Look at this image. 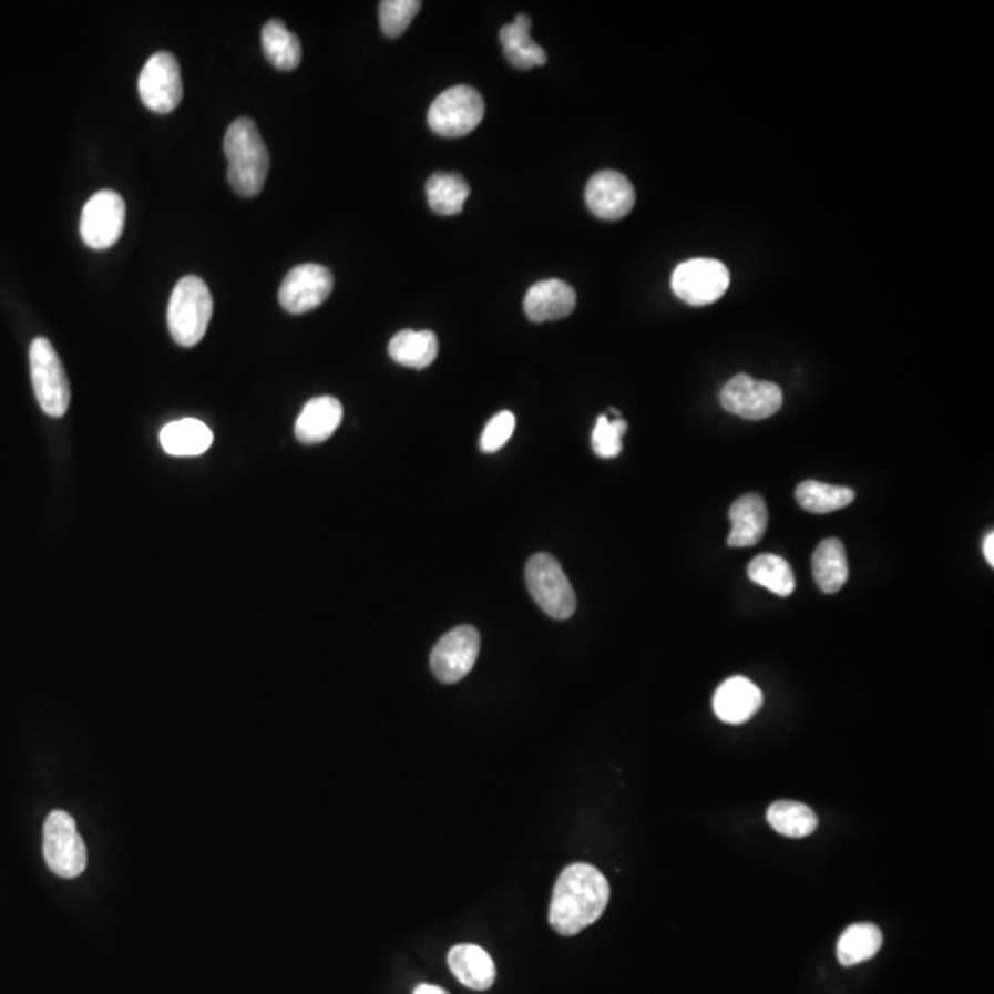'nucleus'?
Here are the masks:
<instances>
[{"label": "nucleus", "instance_id": "obj_30", "mask_svg": "<svg viewBox=\"0 0 994 994\" xmlns=\"http://www.w3.org/2000/svg\"><path fill=\"white\" fill-rule=\"evenodd\" d=\"M420 8L422 2L419 0H383L380 2L381 32L386 33L387 38H400Z\"/></svg>", "mask_w": 994, "mask_h": 994}, {"label": "nucleus", "instance_id": "obj_24", "mask_svg": "<svg viewBox=\"0 0 994 994\" xmlns=\"http://www.w3.org/2000/svg\"><path fill=\"white\" fill-rule=\"evenodd\" d=\"M262 49L267 61L278 71H295L303 61V47L295 33L283 21L267 22L262 30Z\"/></svg>", "mask_w": 994, "mask_h": 994}, {"label": "nucleus", "instance_id": "obj_1", "mask_svg": "<svg viewBox=\"0 0 994 994\" xmlns=\"http://www.w3.org/2000/svg\"><path fill=\"white\" fill-rule=\"evenodd\" d=\"M606 877L590 864L567 865L554 884L550 923L560 935H576L601 919L608 906Z\"/></svg>", "mask_w": 994, "mask_h": 994}, {"label": "nucleus", "instance_id": "obj_7", "mask_svg": "<svg viewBox=\"0 0 994 994\" xmlns=\"http://www.w3.org/2000/svg\"><path fill=\"white\" fill-rule=\"evenodd\" d=\"M483 119V96L468 85H455L439 94L428 113L431 130L445 139H459L472 133Z\"/></svg>", "mask_w": 994, "mask_h": 994}, {"label": "nucleus", "instance_id": "obj_19", "mask_svg": "<svg viewBox=\"0 0 994 994\" xmlns=\"http://www.w3.org/2000/svg\"><path fill=\"white\" fill-rule=\"evenodd\" d=\"M451 973L468 990L486 991L494 985L495 965L489 952L478 945H457L448 954Z\"/></svg>", "mask_w": 994, "mask_h": 994}, {"label": "nucleus", "instance_id": "obj_23", "mask_svg": "<svg viewBox=\"0 0 994 994\" xmlns=\"http://www.w3.org/2000/svg\"><path fill=\"white\" fill-rule=\"evenodd\" d=\"M389 356L403 367L426 369L439 356V339L430 330L398 331L389 342Z\"/></svg>", "mask_w": 994, "mask_h": 994}, {"label": "nucleus", "instance_id": "obj_22", "mask_svg": "<svg viewBox=\"0 0 994 994\" xmlns=\"http://www.w3.org/2000/svg\"><path fill=\"white\" fill-rule=\"evenodd\" d=\"M812 575L821 592H840L848 582L849 564L846 547L837 539H827L818 545L812 556Z\"/></svg>", "mask_w": 994, "mask_h": 994}, {"label": "nucleus", "instance_id": "obj_11", "mask_svg": "<svg viewBox=\"0 0 994 994\" xmlns=\"http://www.w3.org/2000/svg\"><path fill=\"white\" fill-rule=\"evenodd\" d=\"M334 275L321 264H303L291 269L278 289V300L291 316L316 310L331 295Z\"/></svg>", "mask_w": 994, "mask_h": 994}, {"label": "nucleus", "instance_id": "obj_18", "mask_svg": "<svg viewBox=\"0 0 994 994\" xmlns=\"http://www.w3.org/2000/svg\"><path fill=\"white\" fill-rule=\"evenodd\" d=\"M341 420L342 406L337 398H314L295 422V437L303 444H321L336 433Z\"/></svg>", "mask_w": 994, "mask_h": 994}, {"label": "nucleus", "instance_id": "obj_21", "mask_svg": "<svg viewBox=\"0 0 994 994\" xmlns=\"http://www.w3.org/2000/svg\"><path fill=\"white\" fill-rule=\"evenodd\" d=\"M213 442L211 428L196 419L175 420L164 426L161 431V445L168 455H203Z\"/></svg>", "mask_w": 994, "mask_h": 994}, {"label": "nucleus", "instance_id": "obj_16", "mask_svg": "<svg viewBox=\"0 0 994 994\" xmlns=\"http://www.w3.org/2000/svg\"><path fill=\"white\" fill-rule=\"evenodd\" d=\"M761 690L745 676L726 679L713 698V709L726 724L746 723L761 709Z\"/></svg>", "mask_w": 994, "mask_h": 994}, {"label": "nucleus", "instance_id": "obj_2", "mask_svg": "<svg viewBox=\"0 0 994 994\" xmlns=\"http://www.w3.org/2000/svg\"><path fill=\"white\" fill-rule=\"evenodd\" d=\"M223 150L228 161V185L238 196H258L269 174V152L258 125L247 116L234 120L225 133Z\"/></svg>", "mask_w": 994, "mask_h": 994}, {"label": "nucleus", "instance_id": "obj_15", "mask_svg": "<svg viewBox=\"0 0 994 994\" xmlns=\"http://www.w3.org/2000/svg\"><path fill=\"white\" fill-rule=\"evenodd\" d=\"M575 306V289L559 278H550L529 289L523 310L533 322L559 321L571 316Z\"/></svg>", "mask_w": 994, "mask_h": 994}, {"label": "nucleus", "instance_id": "obj_31", "mask_svg": "<svg viewBox=\"0 0 994 994\" xmlns=\"http://www.w3.org/2000/svg\"><path fill=\"white\" fill-rule=\"evenodd\" d=\"M626 430H628V424L623 419L609 420L606 414L598 417L592 437L593 451L603 459H614L619 455L623 450L621 439L625 435Z\"/></svg>", "mask_w": 994, "mask_h": 994}, {"label": "nucleus", "instance_id": "obj_29", "mask_svg": "<svg viewBox=\"0 0 994 994\" xmlns=\"http://www.w3.org/2000/svg\"><path fill=\"white\" fill-rule=\"evenodd\" d=\"M748 576L751 582L767 587L779 597L792 595L796 581H793L792 567L787 560L777 554H759L748 565Z\"/></svg>", "mask_w": 994, "mask_h": 994}, {"label": "nucleus", "instance_id": "obj_9", "mask_svg": "<svg viewBox=\"0 0 994 994\" xmlns=\"http://www.w3.org/2000/svg\"><path fill=\"white\" fill-rule=\"evenodd\" d=\"M142 104L153 113L168 114L183 99L180 63L170 52H155L139 76Z\"/></svg>", "mask_w": 994, "mask_h": 994}, {"label": "nucleus", "instance_id": "obj_13", "mask_svg": "<svg viewBox=\"0 0 994 994\" xmlns=\"http://www.w3.org/2000/svg\"><path fill=\"white\" fill-rule=\"evenodd\" d=\"M481 637L473 626H457L437 643L431 653V670L442 684H457L478 662Z\"/></svg>", "mask_w": 994, "mask_h": 994}, {"label": "nucleus", "instance_id": "obj_17", "mask_svg": "<svg viewBox=\"0 0 994 994\" xmlns=\"http://www.w3.org/2000/svg\"><path fill=\"white\" fill-rule=\"evenodd\" d=\"M729 547H751L761 542L767 534L768 511L767 503L759 494H746L735 501L729 509Z\"/></svg>", "mask_w": 994, "mask_h": 994}, {"label": "nucleus", "instance_id": "obj_14", "mask_svg": "<svg viewBox=\"0 0 994 994\" xmlns=\"http://www.w3.org/2000/svg\"><path fill=\"white\" fill-rule=\"evenodd\" d=\"M586 205L597 218H625L636 205V191L625 175L603 170L593 175L586 186Z\"/></svg>", "mask_w": 994, "mask_h": 994}, {"label": "nucleus", "instance_id": "obj_26", "mask_svg": "<svg viewBox=\"0 0 994 994\" xmlns=\"http://www.w3.org/2000/svg\"><path fill=\"white\" fill-rule=\"evenodd\" d=\"M426 194H428V203L433 213L441 214V216H453L464 208V203L470 197V186L461 175L439 172L428 180Z\"/></svg>", "mask_w": 994, "mask_h": 994}, {"label": "nucleus", "instance_id": "obj_34", "mask_svg": "<svg viewBox=\"0 0 994 994\" xmlns=\"http://www.w3.org/2000/svg\"><path fill=\"white\" fill-rule=\"evenodd\" d=\"M413 994H450L448 991L442 990V987H437V985H428L422 984L414 990Z\"/></svg>", "mask_w": 994, "mask_h": 994}, {"label": "nucleus", "instance_id": "obj_28", "mask_svg": "<svg viewBox=\"0 0 994 994\" xmlns=\"http://www.w3.org/2000/svg\"><path fill=\"white\" fill-rule=\"evenodd\" d=\"M796 500L807 512L829 514V512L840 511L843 506L851 505L854 501V492L846 486H832V484L809 479L796 489Z\"/></svg>", "mask_w": 994, "mask_h": 994}, {"label": "nucleus", "instance_id": "obj_20", "mask_svg": "<svg viewBox=\"0 0 994 994\" xmlns=\"http://www.w3.org/2000/svg\"><path fill=\"white\" fill-rule=\"evenodd\" d=\"M531 17L518 16L516 21L501 28V47L505 50L506 60L520 71H531L534 66L545 65L547 54L540 44L531 39Z\"/></svg>", "mask_w": 994, "mask_h": 994}, {"label": "nucleus", "instance_id": "obj_12", "mask_svg": "<svg viewBox=\"0 0 994 994\" xmlns=\"http://www.w3.org/2000/svg\"><path fill=\"white\" fill-rule=\"evenodd\" d=\"M720 403L726 411L742 419L765 420L781 409L782 391L772 381H757L748 375H737L720 392Z\"/></svg>", "mask_w": 994, "mask_h": 994}, {"label": "nucleus", "instance_id": "obj_6", "mask_svg": "<svg viewBox=\"0 0 994 994\" xmlns=\"http://www.w3.org/2000/svg\"><path fill=\"white\" fill-rule=\"evenodd\" d=\"M529 592L553 619H570L575 614L576 595L559 560L551 554H534L525 567Z\"/></svg>", "mask_w": 994, "mask_h": 994}, {"label": "nucleus", "instance_id": "obj_27", "mask_svg": "<svg viewBox=\"0 0 994 994\" xmlns=\"http://www.w3.org/2000/svg\"><path fill=\"white\" fill-rule=\"evenodd\" d=\"M773 831L787 838L810 837L818 829L814 810L799 801H777L767 812Z\"/></svg>", "mask_w": 994, "mask_h": 994}, {"label": "nucleus", "instance_id": "obj_10", "mask_svg": "<svg viewBox=\"0 0 994 994\" xmlns=\"http://www.w3.org/2000/svg\"><path fill=\"white\" fill-rule=\"evenodd\" d=\"M124 225L125 203L122 196L113 191H100L83 207L80 234L88 247L104 250L119 242Z\"/></svg>", "mask_w": 994, "mask_h": 994}, {"label": "nucleus", "instance_id": "obj_4", "mask_svg": "<svg viewBox=\"0 0 994 994\" xmlns=\"http://www.w3.org/2000/svg\"><path fill=\"white\" fill-rule=\"evenodd\" d=\"M30 372L39 406L52 419L65 417L71 406V386L54 345L47 337H35L30 347Z\"/></svg>", "mask_w": 994, "mask_h": 994}, {"label": "nucleus", "instance_id": "obj_25", "mask_svg": "<svg viewBox=\"0 0 994 994\" xmlns=\"http://www.w3.org/2000/svg\"><path fill=\"white\" fill-rule=\"evenodd\" d=\"M882 932L871 923L851 924L838 940V962L843 967H853L868 962L881 951Z\"/></svg>", "mask_w": 994, "mask_h": 994}, {"label": "nucleus", "instance_id": "obj_32", "mask_svg": "<svg viewBox=\"0 0 994 994\" xmlns=\"http://www.w3.org/2000/svg\"><path fill=\"white\" fill-rule=\"evenodd\" d=\"M514 428H516V419L511 411L495 414L494 419L490 420L489 426L484 428L483 437H481L483 451L494 453V451L501 450L511 439Z\"/></svg>", "mask_w": 994, "mask_h": 994}, {"label": "nucleus", "instance_id": "obj_8", "mask_svg": "<svg viewBox=\"0 0 994 994\" xmlns=\"http://www.w3.org/2000/svg\"><path fill=\"white\" fill-rule=\"evenodd\" d=\"M670 284L674 295L687 305H711L728 291L729 271L723 262L695 258L674 269Z\"/></svg>", "mask_w": 994, "mask_h": 994}, {"label": "nucleus", "instance_id": "obj_3", "mask_svg": "<svg viewBox=\"0 0 994 994\" xmlns=\"http://www.w3.org/2000/svg\"><path fill=\"white\" fill-rule=\"evenodd\" d=\"M214 300L207 284L196 275L181 278L168 303V330L180 347H196L213 319Z\"/></svg>", "mask_w": 994, "mask_h": 994}, {"label": "nucleus", "instance_id": "obj_33", "mask_svg": "<svg viewBox=\"0 0 994 994\" xmlns=\"http://www.w3.org/2000/svg\"><path fill=\"white\" fill-rule=\"evenodd\" d=\"M984 554L985 560L990 562L991 565H994V534L990 533L985 536L984 542Z\"/></svg>", "mask_w": 994, "mask_h": 994}, {"label": "nucleus", "instance_id": "obj_5", "mask_svg": "<svg viewBox=\"0 0 994 994\" xmlns=\"http://www.w3.org/2000/svg\"><path fill=\"white\" fill-rule=\"evenodd\" d=\"M43 854L49 870L61 879H76L88 868V849L65 810H52L44 821Z\"/></svg>", "mask_w": 994, "mask_h": 994}]
</instances>
